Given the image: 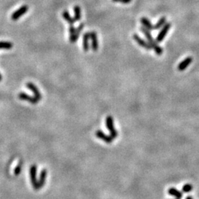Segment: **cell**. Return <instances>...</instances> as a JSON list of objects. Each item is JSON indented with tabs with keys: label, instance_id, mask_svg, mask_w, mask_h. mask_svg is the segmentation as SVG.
<instances>
[{
	"label": "cell",
	"instance_id": "cell-1",
	"mask_svg": "<svg viewBox=\"0 0 199 199\" xmlns=\"http://www.w3.org/2000/svg\"><path fill=\"white\" fill-rule=\"evenodd\" d=\"M140 30L143 33L144 35H145V37H146V38L148 39V43L149 44L151 49H153L155 50V52H156L157 55H162L163 53L162 48L159 45H158L156 41H155L154 39L153 38V37H152L151 34H150V30H147L146 28H145L144 27H141Z\"/></svg>",
	"mask_w": 199,
	"mask_h": 199
},
{
	"label": "cell",
	"instance_id": "cell-2",
	"mask_svg": "<svg viewBox=\"0 0 199 199\" xmlns=\"http://www.w3.org/2000/svg\"><path fill=\"white\" fill-rule=\"evenodd\" d=\"M106 126L110 133V136L113 139H116L118 136V132L116 131L114 124V119L112 116H108L106 119Z\"/></svg>",
	"mask_w": 199,
	"mask_h": 199
},
{
	"label": "cell",
	"instance_id": "cell-3",
	"mask_svg": "<svg viewBox=\"0 0 199 199\" xmlns=\"http://www.w3.org/2000/svg\"><path fill=\"white\" fill-rule=\"evenodd\" d=\"M170 27H171V24L169 22H167L162 27V30H161L160 32L159 33V34H158L157 37H156V41L157 43H160V42L162 41L163 39L164 38V37L167 36V33H168L169 30H170Z\"/></svg>",
	"mask_w": 199,
	"mask_h": 199
},
{
	"label": "cell",
	"instance_id": "cell-4",
	"mask_svg": "<svg viewBox=\"0 0 199 199\" xmlns=\"http://www.w3.org/2000/svg\"><path fill=\"white\" fill-rule=\"evenodd\" d=\"M36 171H37V167L36 165H32L30 167V178H31V183L34 189L38 190L39 189L38 188V181H37L36 178Z\"/></svg>",
	"mask_w": 199,
	"mask_h": 199
},
{
	"label": "cell",
	"instance_id": "cell-5",
	"mask_svg": "<svg viewBox=\"0 0 199 199\" xmlns=\"http://www.w3.org/2000/svg\"><path fill=\"white\" fill-rule=\"evenodd\" d=\"M28 10V7L27 5H22L19 9H18L17 10H16L15 12L11 15V19L13 21H16L18 20L21 16H23L27 13Z\"/></svg>",
	"mask_w": 199,
	"mask_h": 199
},
{
	"label": "cell",
	"instance_id": "cell-6",
	"mask_svg": "<svg viewBox=\"0 0 199 199\" xmlns=\"http://www.w3.org/2000/svg\"><path fill=\"white\" fill-rule=\"evenodd\" d=\"M95 135H96V137L98 139H101V140H103V142H105L107 144H111L113 142V140H114V139L110 135H106L104 132H103L100 130H98L95 132Z\"/></svg>",
	"mask_w": 199,
	"mask_h": 199
},
{
	"label": "cell",
	"instance_id": "cell-7",
	"mask_svg": "<svg viewBox=\"0 0 199 199\" xmlns=\"http://www.w3.org/2000/svg\"><path fill=\"white\" fill-rule=\"evenodd\" d=\"M133 38H134V39L135 40V41L137 42L138 44H139L140 47H143L144 49L147 50H151V47H150L149 44H148L147 41H145L144 39H142V38L138 35V34L137 33L134 34V35H133Z\"/></svg>",
	"mask_w": 199,
	"mask_h": 199
},
{
	"label": "cell",
	"instance_id": "cell-8",
	"mask_svg": "<svg viewBox=\"0 0 199 199\" xmlns=\"http://www.w3.org/2000/svg\"><path fill=\"white\" fill-rule=\"evenodd\" d=\"M26 86H27V87L28 88V89H30V90L32 91L33 92L34 97H35V98H36V99L38 100V101L41 99L42 96H41V95L40 92H39L38 89V88L36 87V86L34 85V84H33V83L28 82Z\"/></svg>",
	"mask_w": 199,
	"mask_h": 199
},
{
	"label": "cell",
	"instance_id": "cell-9",
	"mask_svg": "<svg viewBox=\"0 0 199 199\" xmlns=\"http://www.w3.org/2000/svg\"><path fill=\"white\" fill-rule=\"evenodd\" d=\"M18 98L22 100L29 102V103H32V104H36V103H38V100L35 97H31L30 95H27L26 93H22V92L18 95Z\"/></svg>",
	"mask_w": 199,
	"mask_h": 199
},
{
	"label": "cell",
	"instance_id": "cell-10",
	"mask_svg": "<svg viewBox=\"0 0 199 199\" xmlns=\"http://www.w3.org/2000/svg\"><path fill=\"white\" fill-rule=\"evenodd\" d=\"M89 36H90L91 41H92V49L93 51H97L98 50V41L97 33L95 31L89 33Z\"/></svg>",
	"mask_w": 199,
	"mask_h": 199
},
{
	"label": "cell",
	"instance_id": "cell-11",
	"mask_svg": "<svg viewBox=\"0 0 199 199\" xmlns=\"http://www.w3.org/2000/svg\"><path fill=\"white\" fill-rule=\"evenodd\" d=\"M192 62V57H187L182 61L178 66V70L179 71H184L186 68Z\"/></svg>",
	"mask_w": 199,
	"mask_h": 199
},
{
	"label": "cell",
	"instance_id": "cell-12",
	"mask_svg": "<svg viewBox=\"0 0 199 199\" xmlns=\"http://www.w3.org/2000/svg\"><path fill=\"white\" fill-rule=\"evenodd\" d=\"M140 21L144 26V27L146 28L148 30H152L154 29V26H153V24H151L150 20L148 19V18H146V17H142L140 19Z\"/></svg>",
	"mask_w": 199,
	"mask_h": 199
},
{
	"label": "cell",
	"instance_id": "cell-13",
	"mask_svg": "<svg viewBox=\"0 0 199 199\" xmlns=\"http://www.w3.org/2000/svg\"><path fill=\"white\" fill-rule=\"evenodd\" d=\"M89 38H90L89 33H86L83 36V49L85 52L89 51Z\"/></svg>",
	"mask_w": 199,
	"mask_h": 199
},
{
	"label": "cell",
	"instance_id": "cell-14",
	"mask_svg": "<svg viewBox=\"0 0 199 199\" xmlns=\"http://www.w3.org/2000/svg\"><path fill=\"white\" fill-rule=\"evenodd\" d=\"M168 193L170 194V195H173V196L175 197L177 199H181L183 196L182 193H181L179 190H178L177 189H175V187L169 188Z\"/></svg>",
	"mask_w": 199,
	"mask_h": 199
},
{
	"label": "cell",
	"instance_id": "cell-15",
	"mask_svg": "<svg viewBox=\"0 0 199 199\" xmlns=\"http://www.w3.org/2000/svg\"><path fill=\"white\" fill-rule=\"evenodd\" d=\"M69 31H70V41L71 43L74 44L77 41L76 36H75V33H76V28L73 25H70V28H69Z\"/></svg>",
	"mask_w": 199,
	"mask_h": 199
},
{
	"label": "cell",
	"instance_id": "cell-16",
	"mask_svg": "<svg viewBox=\"0 0 199 199\" xmlns=\"http://www.w3.org/2000/svg\"><path fill=\"white\" fill-rule=\"evenodd\" d=\"M62 15H63V17H64V19H65L66 21L69 23V24H70V25H73L75 21L74 18H72V17L70 16V13L68 12V10H64V11L63 12Z\"/></svg>",
	"mask_w": 199,
	"mask_h": 199
},
{
	"label": "cell",
	"instance_id": "cell-17",
	"mask_svg": "<svg viewBox=\"0 0 199 199\" xmlns=\"http://www.w3.org/2000/svg\"><path fill=\"white\" fill-rule=\"evenodd\" d=\"M74 19L75 21H78L81 18V10L78 5H75L74 7Z\"/></svg>",
	"mask_w": 199,
	"mask_h": 199
},
{
	"label": "cell",
	"instance_id": "cell-18",
	"mask_svg": "<svg viewBox=\"0 0 199 199\" xmlns=\"http://www.w3.org/2000/svg\"><path fill=\"white\" fill-rule=\"evenodd\" d=\"M46 176H47V170L45 169H44L41 171L40 175V180L38 181V188L42 187L44 186L45 183V180H46Z\"/></svg>",
	"mask_w": 199,
	"mask_h": 199
},
{
	"label": "cell",
	"instance_id": "cell-19",
	"mask_svg": "<svg viewBox=\"0 0 199 199\" xmlns=\"http://www.w3.org/2000/svg\"><path fill=\"white\" fill-rule=\"evenodd\" d=\"M166 23H167V19H166L165 17H162V18L157 21V23L154 25V30L161 29Z\"/></svg>",
	"mask_w": 199,
	"mask_h": 199
},
{
	"label": "cell",
	"instance_id": "cell-20",
	"mask_svg": "<svg viewBox=\"0 0 199 199\" xmlns=\"http://www.w3.org/2000/svg\"><path fill=\"white\" fill-rule=\"evenodd\" d=\"M13 44L8 41H0V50H10Z\"/></svg>",
	"mask_w": 199,
	"mask_h": 199
},
{
	"label": "cell",
	"instance_id": "cell-21",
	"mask_svg": "<svg viewBox=\"0 0 199 199\" xmlns=\"http://www.w3.org/2000/svg\"><path fill=\"white\" fill-rule=\"evenodd\" d=\"M84 27V23H81L79 26L78 27V28H77V29H76V33H75V36H76L77 41H78V38H79L80 34H81V31L83 30Z\"/></svg>",
	"mask_w": 199,
	"mask_h": 199
},
{
	"label": "cell",
	"instance_id": "cell-22",
	"mask_svg": "<svg viewBox=\"0 0 199 199\" xmlns=\"http://www.w3.org/2000/svg\"><path fill=\"white\" fill-rule=\"evenodd\" d=\"M193 187L190 184H186L182 187V191L184 192H189L192 190Z\"/></svg>",
	"mask_w": 199,
	"mask_h": 199
},
{
	"label": "cell",
	"instance_id": "cell-23",
	"mask_svg": "<svg viewBox=\"0 0 199 199\" xmlns=\"http://www.w3.org/2000/svg\"><path fill=\"white\" fill-rule=\"evenodd\" d=\"M112 1H115V2L123 3V4H128V3L131 2V0H112Z\"/></svg>",
	"mask_w": 199,
	"mask_h": 199
},
{
	"label": "cell",
	"instance_id": "cell-24",
	"mask_svg": "<svg viewBox=\"0 0 199 199\" xmlns=\"http://www.w3.org/2000/svg\"><path fill=\"white\" fill-rule=\"evenodd\" d=\"M20 170H21V165H18L16 167L15 170V175H18L20 173Z\"/></svg>",
	"mask_w": 199,
	"mask_h": 199
},
{
	"label": "cell",
	"instance_id": "cell-25",
	"mask_svg": "<svg viewBox=\"0 0 199 199\" xmlns=\"http://www.w3.org/2000/svg\"><path fill=\"white\" fill-rule=\"evenodd\" d=\"M186 199H193V198H192L191 196H187V198H186Z\"/></svg>",
	"mask_w": 199,
	"mask_h": 199
},
{
	"label": "cell",
	"instance_id": "cell-26",
	"mask_svg": "<svg viewBox=\"0 0 199 199\" xmlns=\"http://www.w3.org/2000/svg\"><path fill=\"white\" fill-rule=\"evenodd\" d=\"M1 80H2V77H1V75L0 74V81H1Z\"/></svg>",
	"mask_w": 199,
	"mask_h": 199
},
{
	"label": "cell",
	"instance_id": "cell-27",
	"mask_svg": "<svg viewBox=\"0 0 199 199\" xmlns=\"http://www.w3.org/2000/svg\"><path fill=\"white\" fill-rule=\"evenodd\" d=\"M176 199H177V198H176Z\"/></svg>",
	"mask_w": 199,
	"mask_h": 199
}]
</instances>
